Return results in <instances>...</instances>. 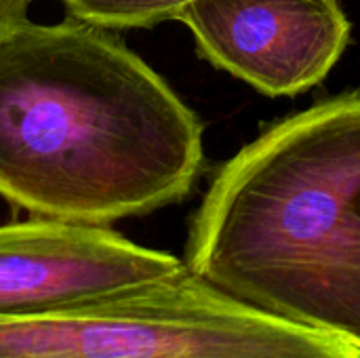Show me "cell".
Segmentation results:
<instances>
[{"instance_id": "obj_4", "label": "cell", "mask_w": 360, "mask_h": 358, "mask_svg": "<svg viewBox=\"0 0 360 358\" xmlns=\"http://www.w3.org/2000/svg\"><path fill=\"white\" fill-rule=\"evenodd\" d=\"M184 268L105 226L36 217L0 226V321L110 300Z\"/></svg>"}, {"instance_id": "obj_6", "label": "cell", "mask_w": 360, "mask_h": 358, "mask_svg": "<svg viewBox=\"0 0 360 358\" xmlns=\"http://www.w3.org/2000/svg\"><path fill=\"white\" fill-rule=\"evenodd\" d=\"M196 0H61L68 15L103 30L152 27L177 21L179 13Z\"/></svg>"}, {"instance_id": "obj_5", "label": "cell", "mask_w": 360, "mask_h": 358, "mask_svg": "<svg viewBox=\"0 0 360 358\" xmlns=\"http://www.w3.org/2000/svg\"><path fill=\"white\" fill-rule=\"evenodd\" d=\"M177 21L205 59L270 97L323 82L350 40L340 0H196Z\"/></svg>"}, {"instance_id": "obj_2", "label": "cell", "mask_w": 360, "mask_h": 358, "mask_svg": "<svg viewBox=\"0 0 360 358\" xmlns=\"http://www.w3.org/2000/svg\"><path fill=\"white\" fill-rule=\"evenodd\" d=\"M184 264L243 304L360 346V91L270 124L230 158Z\"/></svg>"}, {"instance_id": "obj_1", "label": "cell", "mask_w": 360, "mask_h": 358, "mask_svg": "<svg viewBox=\"0 0 360 358\" xmlns=\"http://www.w3.org/2000/svg\"><path fill=\"white\" fill-rule=\"evenodd\" d=\"M202 122L108 30L23 21L0 38V196L36 217L108 226L184 200Z\"/></svg>"}, {"instance_id": "obj_7", "label": "cell", "mask_w": 360, "mask_h": 358, "mask_svg": "<svg viewBox=\"0 0 360 358\" xmlns=\"http://www.w3.org/2000/svg\"><path fill=\"white\" fill-rule=\"evenodd\" d=\"M27 4L30 0H0V38L27 21Z\"/></svg>"}, {"instance_id": "obj_3", "label": "cell", "mask_w": 360, "mask_h": 358, "mask_svg": "<svg viewBox=\"0 0 360 358\" xmlns=\"http://www.w3.org/2000/svg\"><path fill=\"white\" fill-rule=\"evenodd\" d=\"M0 358H360V346L243 304L184 264L110 300L0 321Z\"/></svg>"}]
</instances>
